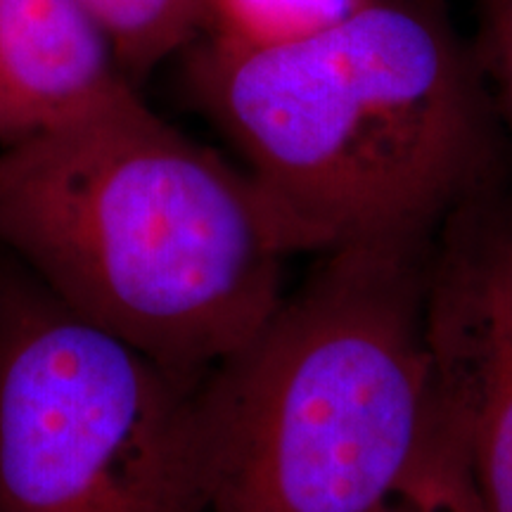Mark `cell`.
<instances>
[{"mask_svg":"<svg viewBox=\"0 0 512 512\" xmlns=\"http://www.w3.org/2000/svg\"><path fill=\"white\" fill-rule=\"evenodd\" d=\"M375 512H420L418 505L411 501V496L401 489V484H396V489L384 498V503Z\"/></svg>","mask_w":512,"mask_h":512,"instance_id":"cell-10","label":"cell"},{"mask_svg":"<svg viewBox=\"0 0 512 512\" xmlns=\"http://www.w3.org/2000/svg\"><path fill=\"white\" fill-rule=\"evenodd\" d=\"M207 377L0 275V512H209Z\"/></svg>","mask_w":512,"mask_h":512,"instance_id":"cell-4","label":"cell"},{"mask_svg":"<svg viewBox=\"0 0 512 512\" xmlns=\"http://www.w3.org/2000/svg\"><path fill=\"white\" fill-rule=\"evenodd\" d=\"M434 238L325 249L211 370L209 512H375L392 494L432 425Z\"/></svg>","mask_w":512,"mask_h":512,"instance_id":"cell-3","label":"cell"},{"mask_svg":"<svg viewBox=\"0 0 512 512\" xmlns=\"http://www.w3.org/2000/svg\"><path fill=\"white\" fill-rule=\"evenodd\" d=\"M482 67L498 124L512 136V0H482Z\"/></svg>","mask_w":512,"mask_h":512,"instance_id":"cell-9","label":"cell"},{"mask_svg":"<svg viewBox=\"0 0 512 512\" xmlns=\"http://www.w3.org/2000/svg\"><path fill=\"white\" fill-rule=\"evenodd\" d=\"M136 86L159 62L200 36L202 0H81Z\"/></svg>","mask_w":512,"mask_h":512,"instance_id":"cell-7","label":"cell"},{"mask_svg":"<svg viewBox=\"0 0 512 512\" xmlns=\"http://www.w3.org/2000/svg\"><path fill=\"white\" fill-rule=\"evenodd\" d=\"M432 408L484 512H512V200L479 192L441 223L427 278Z\"/></svg>","mask_w":512,"mask_h":512,"instance_id":"cell-5","label":"cell"},{"mask_svg":"<svg viewBox=\"0 0 512 512\" xmlns=\"http://www.w3.org/2000/svg\"><path fill=\"white\" fill-rule=\"evenodd\" d=\"M131 83L81 0H0V145L41 136Z\"/></svg>","mask_w":512,"mask_h":512,"instance_id":"cell-6","label":"cell"},{"mask_svg":"<svg viewBox=\"0 0 512 512\" xmlns=\"http://www.w3.org/2000/svg\"><path fill=\"white\" fill-rule=\"evenodd\" d=\"M185 83L311 252L437 235L498 185V117L434 0H361L275 48L192 41Z\"/></svg>","mask_w":512,"mask_h":512,"instance_id":"cell-2","label":"cell"},{"mask_svg":"<svg viewBox=\"0 0 512 512\" xmlns=\"http://www.w3.org/2000/svg\"><path fill=\"white\" fill-rule=\"evenodd\" d=\"M361 0H202L200 34L230 48H275L330 29Z\"/></svg>","mask_w":512,"mask_h":512,"instance_id":"cell-8","label":"cell"},{"mask_svg":"<svg viewBox=\"0 0 512 512\" xmlns=\"http://www.w3.org/2000/svg\"><path fill=\"white\" fill-rule=\"evenodd\" d=\"M0 245L76 316L192 377L259 335L285 261L311 252L247 171L133 83L0 150Z\"/></svg>","mask_w":512,"mask_h":512,"instance_id":"cell-1","label":"cell"}]
</instances>
